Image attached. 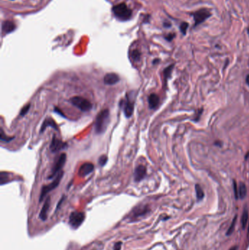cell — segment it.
Returning a JSON list of instances; mask_svg holds the SVG:
<instances>
[{
  "mask_svg": "<svg viewBox=\"0 0 249 250\" xmlns=\"http://www.w3.org/2000/svg\"><path fill=\"white\" fill-rule=\"evenodd\" d=\"M110 122V111L108 109L102 110L98 113L95 121V132L97 134H102L107 130Z\"/></svg>",
  "mask_w": 249,
  "mask_h": 250,
  "instance_id": "6da1fadb",
  "label": "cell"
},
{
  "mask_svg": "<svg viewBox=\"0 0 249 250\" xmlns=\"http://www.w3.org/2000/svg\"><path fill=\"white\" fill-rule=\"evenodd\" d=\"M113 12L115 16L121 21H127L132 16V10L125 3H120L113 7Z\"/></svg>",
  "mask_w": 249,
  "mask_h": 250,
  "instance_id": "7a4b0ae2",
  "label": "cell"
},
{
  "mask_svg": "<svg viewBox=\"0 0 249 250\" xmlns=\"http://www.w3.org/2000/svg\"><path fill=\"white\" fill-rule=\"evenodd\" d=\"M69 102L72 104L75 107H78L80 111L86 112L89 111L92 108V104L89 100H88L86 98L79 97V96H75L70 98Z\"/></svg>",
  "mask_w": 249,
  "mask_h": 250,
  "instance_id": "3957f363",
  "label": "cell"
},
{
  "mask_svg": "<svg viewBox=\"0 0 249 250\" xmlns=\"http://www.w3.org/2000/svg\"><path fill=\"white\" fill-rule=\"evenodd\" d=\"M64 176V171H60L57 175V176L56 177L55 179L53 180V182H51V184H48V185L43 186L41 189V192H40V202L42 201V200L45 198V197L47 195L48 193H49L50 192L52 191V190L56 188L58 186H59V183H60L61 178Z\"/></svg>",
  "mask_w": 249,
  "mask_h": 250,
  "instance_id": "277c9868",
  "label": "cell"
},
{
  "mask_svg": "<svg viewBox=\"0 0 249 250\" xmlns=\"http://www.w3.org/2000/svg\"><path fill=\"white\" fill-rule=\"evenodd\" d=\"M66 160H67L66 154L65 153L61 154L60 156L58 157L57 160L56 161L55 163H54L53 168H52V170L51 171V174H50L48 177L49 179H51V178H54V176H55L56 175H58V174H59L60 171H61V170L62 169L65 162H66Z\"/></svg>",
  "mask_w": 249,
  "mask_h": 250,
  "instance_id": "5b68a950",
  "label": "cell"
},
{
  "mask_svg": "<svg viewBox=\"0 0 249 250\" xmlns=\"http://www.w3.org/2000/svg\"><path fill=\"white\" fill-rule=\"evenodd\" d=\"M211 15V13H210V10L206 8H202L199 10L196 11L195 13L193 14V17H194V26H196L198 25L201 24L203 23L206 19H208Z\"/></svg>",
  "mask_w": 249,
  "mask_h": 250,
  "instance_id": "8992f818",
  "label": "cell"
},
{
  "mask_svg": "<svg viewBox=\"0 0 249 250\" xmlns=\"http://www.w3.org/2000/svg\"><path fill=\"white\" fill-rule=\"evenodd\" d=\"M85 220V213L81 211H74L69 216V223L73 228H78Z\"/></svg>",
  "mask_w": 249,
  "mask_h": 250,
  "instance_id": "52a82bcc",
  "label": "cell"
},
{
  "mask_svg": "<svg viewBox=\"0 0 249 250\" xmlns=\"http://www.w3.org/2000/svg\"><path fill=\"white\" fill-rule=\"evenodd\" d=\"M67 146V144L66 143H64L62 140L57 138L56 136L55 135H53V138H52L51 140V143L50 145V149H51L52 152L56 153L58 151H61V150L64 149Z\"/></svg>",
  "mask_w": 249,
  "mask_h": 250,
  "instance_id": "ba28073f",
  "label": "cell"
},
{
  "mask_svg": "<svg viewBox=\"0 0 249 250\" xmlns=\"http://www.w3.org/2000/svg\"><path fill=\"white\" fill-rule=\"evenodd\" d=\"M121 104H122V108L125 116L126 118L132 116L134 112V103L130 100V98L128 95H126V100H122L121 102Z\"/></svg>",
  "mask_w": 249,
  "mask_h": 250,
  "instance_id": "9c48e42d",
  "label": "cell"
},
{
  "mask_svg": "<svg viewBox=\"0 0 249 250\" xmlns=\"http://www.w3.org/2000/svg\"><path fill=\"white\" fill-rule=\"evenodd\" d=\"M146 176V168L142 165H140L135 168L134 172V178L135 182H138L142 181Z\"/></svg>",
  "mask_w": 249,
  "mask_h": 250,
  "instance_id": "30bf717a",
  "label": "cell"
},
{
  "mask_svg": "<svg viewBox=\"0 0 249 250\" xmlns=\"http://www.w3.org/2000/svg\"><path fill=\"white\" fill-rule=\"evenodd\" d=\"M94 166L92 163L91 162H85L80 166V169H79V176H86L87 175L90 174L92 171L94 170Z\"/></svg>",
  "mask_w": 249,
  "mask_h": 250,
  "instance_id": "8fae6325",
  "label": "cell"
},
{
  "mask_svg": "<svg viewBox=\"0 0 249 250\" xmlns=\"http://www.w3.org/2000/svg\"><path fill=\"white\" fill-rule=\"evenodd\" d=\"M119 80H120V78H119V75L113 73V72L106 74L104 77V83L107 85H113V84L119 83Z\"/></svg>",
  "mask_w": 249,
  "mask_h": 250,
  "instance_id": "7c38bea8",
  "label": "cell"
},
{
  "mask_svg": "<svg viewBox=\"0 0 249 250\" xmlns=\"http://www.w3.org/2000/svg\"><path fill=\"white\" fill-rule=\"evenodd\" d=\"M48 127H51L53 128L54 130H56V131H59V127H58V125L56 124V123L55 122V121L53 120V119L50 118V117H48L46 118L45 120H44L43 123L42 124L41 128H40V133H42Z\"/></svg>",
  "mask_w": 249,
  "mask_h": 250,
  "instance_id": "4fadbf2b",
  "label": "cell"
},
{
  "mask_svg": "<svg viewBox=\"0 0 249 250\" xmlns=\"http://www.w3.org/2000/svg\"><path fill=\"white\" fill-rule=\"evenodd\" d=\"M50 205H51V198L50 197H48L47 199L45 200V203H44L42 208L40 212V218L41 219L42 221H45L48 218V213L50 209Z\"/></svg>",
  "mask_w": 249,
  "mask_h": 250,
  "instance_id": "5bb4252c",
  "label": "cell"
},
{
  "mask_svg": "<svg viewBox=\"0 0 249 250\" xmlns=\"http://www.w3.org/2000/svg\"><path fill=\"white\" fill-rule=\"evenodd\" d=\"M15 27H16L15 24L11 21H5L2 23V26L4 34L10 33L15 30Z\"/></svg>",
  "mask_w": 249,
  "mask_h": 250,
  "instance_id": "9a60e30c",
  "label": "cell"
},
{
  "mask_svg": "<svg viewBox=\"0 0 249 250\" xmlns=\"http://www.w3.org/2000/svg\"><path fill=\"white\" fill-rule=\"evenodd\" d=\"M148 105L150 109H154L159 105V97L156 94H151L148 97Z\"/></svg>",
  "mask_w": 249,
  "mask_h": 250,
  "instance_id": "2e32d148",
  "label": "cell"
},
{
  "mask_svg": "<svg viewBox=\"0 0 249 250\" xmlns=\"http://www.w3.org/2000/svg\"><path fill=\"white\" fill-rule=\"evenodd\" d=\"M238 194H239V197L240 198L243 199L245 198V197L246 196L247 194V189H246V186L244 183H240V186H239L238 189Z\"/></svg>",
  "mask_w": 249,
  "mask_h": 250,
  "instance_id": "e0dca14e",
  "label": "cell"
},
{
  "mask_svg": "<svg viewBox=\"0 0 249 250\" xmlns=\"http://www.w3.org/2000/svg\"><path fill=\"white\" fill-rule=\"evenodd\" d=\"M248 221V212L247 209H245L242 214V218H241V224H242L243 228H246L247 223Z\"/></svg>",
  "mask_w": 249,
  "mask_h": 250,
  "instance_id": "ac0fdd59",
  "label": "cell"
},
{
  "mask_svg": "<svg viewBox=\"0 0 249 250\" xmlns=\"http://www.w3.org/2000/svg\"><path fill=\"white\" fill-rule=\"evenodd\" d=\"M195 189H196V197H197V199L202 200L204 197V192H203V189H202V187L200 186V184H196Z\"/></svg>",
  "mask_w": 249,
  "mask_h": 250,
  "instance_id": "d6986e66",
  "label": "cell"
},
{
  "mask_svg": "<svg viewBox=\"0 0 249 250\" xmlns=\"http://www.w3.org/2000/svg\"><path fill=\"white\" fill-rule=\"evenodd\" d=\"M1 134H0V139H1L2 142H6V143H8V142L14 139V137H9V136L6 135L4 132V130H2V128H1Z\"/></svg>",
  "mask_w": 249,
  "mask_h": 250,
  "instance_id": "ffe728a7",
  "label": "cell"
},
{
  "mask_svg": "<svg viewBox=\"0 0 249 250\" xmlns=\"http://www.w3.org/2000/svg\"><path fill=\"white\" fill-rule=\"evenodd\" d=\"M189 27V24L187 22H182L181 24L180 25V30L181 32H182L183 34H186L187 29H188Z\"/></svg>",
  "mask_w": 249,
  "mask_h": 250,
  "instance_id": "44dd1931",
  "label": "cell"
},
{
  "mask_svg": "<svg viewBox=\"0 0 249 250\" xmlns=\"http://www.w3.org/2000/svg\"><path fill=\"white\" fill-rule=\"evenodd\" d=\"M107 157L105 154L102 155L101 157L99 158V164L101 165V166H104V165H106V163L107 162Z\"/></svg>",
  "mask_w": 249,
  "mask_h": 250,
  "instance_id": "7402d4cb",
  "label": "cell"
},
{
  "mask_svg": "<svg viewBox=\"0 0 249 250\" xmlns=\"http://www.w3.org/2000/svg\"><path fill=\"white\" fill-rule=\"evenodd\" d=\"M132 57L134 61H138L140 58V53L138 50H134L132 53Z\"/></svg>",
  "mask_w": 249,
  "mask_h": 250,
  "instance_id": "603a6c76",
  "label": "cell"
},
{
  "mask_svg": "<svg viewBox=\"0 0 249 250\" xmlns=\"http://www.w3.org/2000/svg\"><path fill=\"white\" fill-rule=\"evenodd\" d=\"M29 108H30V104H28V105H25V106L23 107L22 109H21V111L20 112V116H25V115L27 113V112L29 111Z\"/></svg>",
  "mask_w": 249,
  "mask_h": 250,
  "instance_id": "cb8c5ba5",
  "label": "cell"
},
{
  "mask_svg": "<svg viewBox=\"0 0 249 250\" xmlns=\"http://www.w3.org/2000/svg\"><path fill=\"white\" fill-rule=\"evenodd\" d=\"M173 69V65H170V66H169L168 67H167V68L165 69V71H164V75H165V78L167 79V78H168V76H169L172 72V70Z\"/></svg>",
  "mask_w": 249,
  "mask_h": 250,
  "instance_id": "d4e9b609",
  "label": "cell"
},
{
  "mask_svg": "<svg viewBox=\"0 0 249 250\" xmlns=\"http://www.w3.org/2000/svg\"><path fill=\"white\" fill-rule=\"evenodd\" d=\"M236 219H237V217H235L234 220H233L232 222H231V225H230V227H229L228 231H227V235H230V234H231V232H233V230H234L235 223H236Z\"/></svg>",
  "mask_w": 249,
  "mask_h": 250,
  "instance_id": "484cf974",
  "label": "cell"
},
{
  "mask_svg": "<svg viewBox=\"0 0 249 250\" xmlns=\"http://www.w3.org/2000/svg\"><path fill=\"white\" fill-rule=\"evenodd\" d=\"M175 37V34H167V36L165 37V39L167 40H168V41H171V40H173V38Z\"/></svg>",
  "mask_w": 249,
  "mask_h": 250,
  "instance_id": "4316f807",
  "label": "cell"
},
{
  "mask_svg": "<svg viewBox=\"0 0 249 250\" xmlns=\"http://www.w3.org/2000/svg\"><path fill=\"white\" fill-rule=\"evenodd\" d=\"M234 189H235V197H236V199H237L239 197V194H238V189H237V184L235 182H234Z\"/></svg>",
  "mask_w": 249,
  "mask_h": 250,
  "instance_id": "83f0119b",
  "label": "cell"
},
{
  "mask_svg": "<svg viewBox=\"0 0 249 250\" xmlns=\"http://www.w3.org/2000/svg\"><path fill=\"white\" fill-rule=\"evenodd\" d=\"M121 248V242H118L115 244L114 250H120Z\"/></svg>",
  "mask_w": 249,
  "mask_h": 250,
  "instance_id": "f1b7e54d",
  "label": "cell"
},
{
  "mask_svg": "<svg viewBox=\"0 0 249 250\" xmlns=\"http://www.w3.org/2000/svg\"><path fill=\"white\" fill-rule=\"evenodd\" d=\"M54 111H55L56 112H57V113H58V114L61 115V116H64V117L65 116H64V114H63V113H62V112H61L60 109H59V107H55V110H54Z\"/></svg>",
  "mask_w": 249,
  "mask_h": 250,
  "instance_id": "f546056e",
  "label": "cell"
},
{
  "mask_svg": "<svg viewBox=\"0 0 249 250\" xmlns=\"http://www.w3.org/2000/svg\"><path fill=\"white\" fill-rule=\"evenodd\" d=\"M246 84H248V85L249 86V75H248V76H246Z\"/></svg>",
  "mask_w": 249,
  "mask_h": 250,
  "instance_id": "4dcf8cb0",
  "label": "cell"
},
{
  "mask_svg": "<svg viewBox=\"0 0 249 250\" xmlns=\"http://www.w3.org/2000/svg\"><path fill=\"white\" fill-rule=\"evenodd\" d=\"M237 247H231L229 250H237Z\"/></svg>",
  "mask_w": 249,
  "mask_h": 250,
  "instance_id": "1f68e13d",
  "label": "cell"
},
{
  "mask_svg": "<svg viewBox=\"0 0 249 250\" xmlns=\"http://www.w3.org/2000/svg\"><path fill=\"white\" fill-rule=\"evenodd\" d=\"M248 34H249V26H248Z\"/></svg>",
  "mask_w": 249,
  "mask_h": 250,
  "instance_id": "d6a6232c",
  "label": "cell"
},
{
  "mask_svg": "<svg viewBox=\"0 0 249 250\" xmlns=\"http://www.w3.org/2000/svg\"><path fill=\"white\" fill-rule=\"evenodd\" d=\"M248 233H249V230H248Z\"/></svg>",
  "mask_w": 249,
  "mask_h": 250,
  "instance_id": "836d02e7",
  "label": "cell"
}]
</instances>
